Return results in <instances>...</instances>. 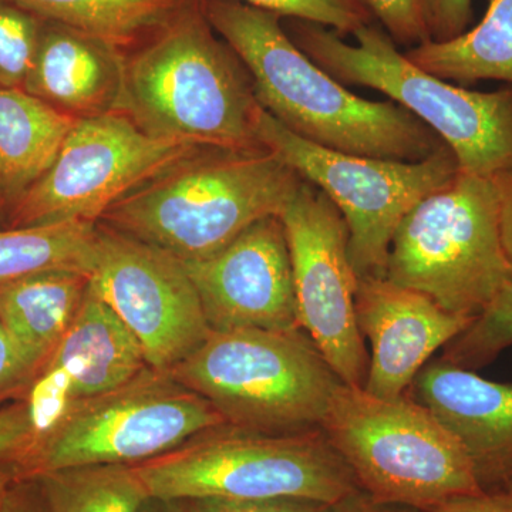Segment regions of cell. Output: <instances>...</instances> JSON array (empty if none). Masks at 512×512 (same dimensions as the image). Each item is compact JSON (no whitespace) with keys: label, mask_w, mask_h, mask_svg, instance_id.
Segmentation results:
<instances>
[{"label":"cell","mask_w":512,"mask_h":512,"mask_svg":"<svg viewBox=\"0 0 512 512\" xmlns=\"http://www.w3.org/2000/svg\"><path fill=\"white\" fill-rule=\"evenodd\" d=\"M212 28L251 74L256 100L293 134L328 150L423 161L447 146L393 101L356 96L293 43L281 16L238 0H200Z\"/></svg>","instance_id":"6da1fadb"},{"label":"cell","mask_w":512,"mask_h":512,"mask_svg":"<svg viewBox=\"0 0 512 512\" xmlns=\"http://www.w3.org/2000/svg\"><path fill=\"white\" fill-rule=\"evenodd\" d=\"M261 104L237 53L190 0L126 59L119 111L154 137L205 148H264L255 134Z\"/></svg>","instance_id":"7a4b0ae2"},{"label":"cell","mask_w":512,"mask_h":512,"mask_svg":"<svg viewBox=\"0 0 512 512\" xmlns=\"http://www.w3.org/2000/svg\"><path fill=\"white\" fill-rule=\"evenodd\" d=\"M302 178L266 148H202L116 202L100 224L194 262L266 217H279Z\"/></svg>","instance_id":"3957f363"},{"label":"cell","mask_w":512,"mask_h":512,"mask_svg":"<svg viewBox=\"0 0 512 512\" xmlns=\"http://www.w3.org/2000/svg\"><path fill=\"white\" fill-rule=\"evenodd\" d=\"M296 46L343 86H363L430 127L456 156L460 170L494 177L512 170V86L474 92L424 72L397 50L379 23L355 33L349 45L318 23L282 19Z\"/></svg>","instance_id":"277c9868"},{"label":"cell","mask_w":512,"mask_h":512,"mask_svg":"<svg viewBox=\"0 0 512 512\" xmlns=\"http://www.w3.org/2000/svg\"><path fill=\"white\" fill-rule=\"evenodd\" d=\"M170 373L225 423L269 434L319 430L343 383L301 328L211 332Z\"/></svg>","instance_id":"5b68a950"},{"label":"cell","mask_w":512,"mask_h":512,"mask_svg":"<svg viewBox=\"0 0 512 512\" xmlns=\"http://www.w3.org/2000/svg\"><path fill=\"white\" fill-rule=\"evenodd\" d=\"M320 430L359 487L380 503L429 512L483 493L453 433L407 394L383 399L342 383Z\"/></svg>","instance_id":"8992f818"},{"label":"cell","mask_w":512,"mask_h":512,"mask_svg":"<svg viewBox=\"0 0 512 512\" xmlns=\"http://www.w3.org/2000/svg\"><path fill=\"white\" fill-rule=\"evenodd\" d=\"M148 493L191 498H305L333 505L362 490L322 430L269 434L221 424L136 466Z\"/></svg>","instance_id":"52a82bcc"},{"label":"cell","mask_w":512,"mask_h":512,"mask_svg":"<svg viewBox=\"0 0 512 512\" xmlns=\"http://www.w3.org/2000/svg\"><path fill=\"white\" fill-rule=\"evenodd\" d=\"M384 278L476 319L512 285L493 177L460 171L417 202L390 245Z\"/></svg>","instance_id":"ba28073f"},{"label":"cell","mask_w":512,"mask_h":512,"mask_svg":"<svg viewBox=\"0 0 512 512\" xmlns=\"http://www.w3.org/2000/svg\"><path fill=\"white\" fill-rule=\"evenodd\" d=\"M255 134L262 147L336 205L348 225L349 258L359 279L384 276L394 232L407 212L461 171L448 146L423 161L328 150L296 136L262 107Z\"/></svg>","instance_id":"9c48e42d"},{"label":"cell","mask_w":512,"mask_h":512,"mask_svg":"<svg viewBox=\"0 0 512 512\" xmlns=\"http://www.w3.org/2000/svg\"><path fill=\"white\" fill-rule=\"evenodd\" d=\"M225 424L220 413L170 372L148 366L117 389L66 414L23 461L18 477L84 464L146 463Z\"/></svg>","instance_id":"30bf717a"},{"label":"cell","mask_w":512,"mask_h":512,"mask_svg":"<svg viewBox=\"0 0 512 512\" xmlns=\"http://www.w3.org/2000/svg\"><path fill=\"white\" fill-rule=\"evenodd\" d=\"M202 148L151 136L123 111L79 119L52 167L15 202L12 227L97 224L116 202Z\"/></svg>","instance_id":"8fae6325"},{"label":"cell","mask_w":512,"mask_h":512,"mask_svg":"<svg viewBox=\"0 0 512 512\" xmlns=\"http://www.w3.org/2000/svg\"><path fill=\"white\" fill-rule=\"evenodd\" d=\"M291 252L296 315L319 352L349 386H365L369 355L357 328V278L345 218L325 192L302 180L279 215Z\"/></svg>","instance_id":"7c38bea8"},{"label":"cell","mask_w":512,"mask_h":512,"mask_svg":"<svg viewBox=\"0 0 512 512\" xmlns=\"http://www.w3.org/2000/svg\"><path fill=\"white\" fill-rule=\"evenodd\" d=\"M90 288L133 332L153 369L170 372L211 335L183 262L100 222Z\"/></svg>","instance_id":"4fadbf2b"},{"label":"cell","mask_w":512,"mask_h":512,"mask_svg":"<svg viewBox=\"0 0 512 512\" xmlns=\"http://www.w3.org/2000/svg\"><path fill=\"white\" fill-rule=\"evenodd\" d=\"M184 265L212 332L299 328L281 218H262L214 255Z\"/></svg>","instance_id":"5bb4252c"},{"label":"cell","mask_w":512,"mask_h":512,"mask_svg":"<svg viewBox=\"0 0 512 512\" xmlns=\"http://www.w3.org/2000/svg\"><path fill=\"white\" fill-rule=\"evenodd\" d=\"M355 312L360 335L372 349L363 389L383 399L406 396L433 353L474 320L448 312L424 293L384 276L359 279Z\"/></svg>","instance_id":"9a60e30c"},{"label":"cell","mask_w":512,"mask_h":512,"mask_svg":"<svg viewBox=\"0 0 512 512\" xmlns=\"http://www.w3.org/2000/svg\"><path fill=\"white\" fill-rule=\"evenodd\" d=\"M410 387L413 399L464 448L480 490L512 494V384L484 379L440 357Z\"/></svg>","instance_id":"2e32d148"},{"label":"cell","mask_w":512,"mask_h":512,"mask_svg":"<svg viewBox=\"0 0 512 512\" xmlns=\"http://www.w3.org/2000/svg\"><path fill=\"white\" fill-rule=\"evenodd\" d=\"M147 367L136 336L89 285L73 325L33 383L73 409L117 389Z\"/></svg>","instance_id":"e0dca14e"},{"label":"cell","mask_w":512,"mask_h":512,"mask_svg":"<svg viewBox=\"0 0 512 512\" xmlns=\"http://www.w3.org/2000/svg\"><path fill=\"white\" fill-rule=\"evenodd\" d=\"M103 37L46 22L23 90L74 119L119 111L126 59Z\"/></svg>","instance_id":"ac0fdd59"},{"label":"cell","mask_w":512,"mask_h":512,"mask_svg":"<svg viewBox=\"0 0 512 512\" xmlns=\"http://www.w3.org/2000/svg\"><path fill=\"white\" fill-rule=\"evenodd\" d=\"M89 285L86 272L49 269L0 286V323L35 376L69 332Z\"/></svg>","instance_id":"d6986e66"},{"label":"cell","mask_w":512,"mask_h":512,"mask_svg":"<svg viewBox=\"0 0 512 512\" xmlns=\"http://www.w3.org/2000/svg\"><path fill=\"white\" fill-rule=\"evenodd\" d=\"M76 121L26 90L0 86V201H18L43 177Z\"/></svg>","instance_id":"ffe728a7"},{"label":"cell","mask_w":512,"mask_h":512,"mask_svg":"<svg viewBox=\"0 0 512 512\" xmlns=\"http://www.w3.org/2000/svg\"><path fill=\"white\" fill-rule=\"evenodd\" d=\"M404 55L446 82L497 80L512 86V0H487V12L473 29L447 42L410 47Z\"/></svg>","instance_id":"44dd1931"},{"label":"cell","mask_w":512,"mask_h":512,"mask_svg":"<svg viewBox=\"0 0 512 512\" xmlns=\"http://www.w3.org/2000/svg\"><path fill=\"white\" fill-rule=\"evenodd\" d=\"M46 22L103 37L124 47L146 40L190 0H5Z\"/></svg>","instance_id":"7402d4cb"},{"label":"cell","mask_w":512,"mask_h":512,"mask_svg":"<svg viewBox=\"0 0 512 512\" xmlns=\"http://www.w3.org/2000/svg\"><path fill=\"white\" fill-rule=\"evenodd\" d=\"M96 222L0 229V286L49 269L92 272Z\"/></svg>","instance_id":"603a6c76"},{"label":"cell","mask_w":512,"mask_h":512,"mask_svg":"<svg viewBox=\"0 0 512 512\" xmlns=\"http://www.w3.org/2000/svg\"><path fill=\"white\" fill-rule=\"evenodd\" d=\"M49 512H138L150 493L136 466L84 464L32 476Z\"/></svg>","instance_id":"cb8c5ba5"},{"label":"cell","mask_w":512,"mask_h":512,"mask_svg":"<svg viewBox=\"0 0 512 512\" xmlns=\"http://www.w3.org/2000/svg\"><path fill=\"white\" fill-rule=\"evenodd\" d=\"M511 346L512 285L505 288L461 335L444 346L441 359L477 372Z\"/></svg>","instance_id":"d4e9b609"},{"label":"cell","mask_w":512,"mask_h":512,"mask_svg":"<svg viewBox=\"0 0 512 512\" xmlns=\"http://www.w3.org/2000/svg\"><path fill=\"white\" fill-rule=\"evenodd\" d=\"M45 20L0 0V86L23 89L35 64Z\"/></svg>","instance_id":"484cf974"},{"label":"cell","mask_w":512,"mask_h":512,"mask_svg":"<svg viewBox=\"0 0 512 512\" xmlns=\"http://www.w3.org/2000/svg\"><path fill=\"white\" fill-rule=\"evenodd\" d=\"M245 5L275 13L282 19L318 23L340 36L355 35L357 30L375 22L363 0H238Z\"/></svg>","instance_id":"4316f807"},{"label":"cell","mask_w":512,"mask_h":512,"mask_svg":"<svg viewBox=\"0 0 512 512\" xmlns=\"http://www.w3.org/2000/svg\"><path fill=\"white\" fill-rule=\"evenodd\" d=\"M396 45L419 46L433 40V0H363Z\"/></svg>","instance_id":"83f0119b"},{"label":"cell","mask_w":512,"mask_h":512,"mask_svg":"<svg viewBox=\"0 0 512 512\" xmlns=\"http://www.w3.org/2000/svg\"><path fill=\"white\" fill-rule=\"evenodd\" d=\"M184 512H332V505L305 498H264V500H229V498H191L181 500Z\"/></svg>","instance_id":"f1b7e54d"},{"label":"cell","mask_w":512,"mask_h":512,"mask_svg":"<svg viewBox=\"0 0 512 512\" xmlns=\"http://www.w3.org/2000/svg\"><path fill=\"white\" fill-rule=\"evenodd\" d=\"M33 446L32 426L23 400L0 410V463L16 466Z\"/></svg>","instance_id":"f546056e"},{"label":"cell","mask_w":512,"mask_h":512,"mask_svg":"<svg viewBox=\"0 0 512 512\" xmlns=\"http://www.w3.org/2000/svg\"><path fill=\"white\" fill-rule=\"evenodd\" d=\"M473 20V0H433V40L463 35Z\"/></svg>","instance_id":"4dcf8cb0"},{"label":"cell","mask_w":512,"mask_h":512,"mask_svg":"<svg viewBox=\"0 0 512 512\" xmlns=\"http://www.w3.org/2000/svg\"><path fill=\"white\" fill-rule=\"evenodd\" d=\"M35 373L26 365L0 323V396L26 389Z\"/></svg>","instance_id":"1f68e13d"},{"label":"cell","mask_w":512,"mask_h":512,"mask_svg":"<svg viewBox=\"0 0 512 512\" xmlns=\"http://www.w3.org/2000/svg\"><path fill=\"white\" fill-rule=\"evenodd\" d=\"M0 512H49V508L35 478L18 477L10 485Z\"/></svg>","instance_id":"d6a6232c"},{"label":"cell","mask_w":512,"mask_h":512,"mask_svg":"<svg viewBox=\"0 0 512 512\" xmlns=\"http://www.w3.org/2000/svg\"><path fill=\"white\" fill-rule=\"evenodd\" d=\"M429 512H512L511 494L466 495L454 498Z\"/></svg>","instance_id":"836d02e7"},{"label":"cell","mask_w":512,"mask_h":512,"mask_svg":"<svg viewBox=\"0 0 512 512\" xmlns=\"http://www.w3.org/2000/svg\"><path fill=\"white\" fill-rule=\"evenodd\" d=\"M500 211V234L504 252L512 266V170L494 175Z\"/></svg>","instance_id":"e575fe53"},{"label":"cell","mask_w":512,"mask_h":512,"mask_svg":"<svg viewBox=\"0 0 512 512\" xmlns=\"http://www.w3.org/2000/svg\"><path fill=\"white\" fill-rule=\"evenodd\" d=\"M332 512H420L413 508L403 507V505H394L380 503L375 498L363 490H357L355 493L342 498L332 505Z\"/></svg>","instance_id":"d590c367"},{"label":"cell","mask_w":512,"mask_h":512,"mask_svg":"<svg viewBox=\"0 0 512 512\" xmlns=\"http://www.w3.org/2000/svg\"><path fill=\"white\" fill-rule=\"evenodd\" d=\"M138 512H184V508L181 501L150 495Z\"/></svg>","instance_id":"8d00e7d4"},{"label":"cell","mask_w":512,"mask_h":512,"mask_svg":"<svg viewBox=\"0 0 512 512\" xmlns=\"http://www.w3.org/2000/svg\"><path fill=\"white\" fill-rule=\"evenodd\" d=\"M16 478H18V473H16L15 468L9 466V464H0V510H2V505L5 503L10 485L13 484Z\"/></svg>","instance_id":"74e56055"},{"label":"cell","mask_w":512,"mask_h":512,"mask_svg":"<svg viewBox=\"0 0 512 512\" xmlns=\"http://www.w3.org/2000/svg\"><path fill=\"white\" fill-rule=\"evenodd\" d=\"M512 495V494H511Z\"/></svg>","instance_id":"f35d334b"}]
</instances>
